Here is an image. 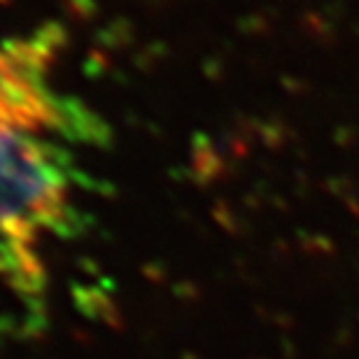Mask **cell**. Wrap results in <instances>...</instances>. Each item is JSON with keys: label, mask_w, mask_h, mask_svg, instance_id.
I'll return each mask as SVG.
<instances>
[{"label": "cell", "mask_w": 359, "mask_h": 359, "mask_svg": "<svg viewBox=\"0 0 359 359\" xmlns=\"http://www.w3.org/2000/svg\"><path fill=\"white\" fill-rule=\"evenodd\" d=\"M80 190L95 182L75 165L60 140L0 120V280L38 322L45 302V237H75L85 215Z\"/></svg>", "instance_id": "1"}, {"label": "cell", "mask_w": 359, "mask_h": 359, "mask_svg": "<svg viewBox=\"0 0 359 359\" xmlns=\"http://www.w3.org/2000/svg\"><path fill=\"white\" fill-rule=\"evenodd\" d=\"M60 43L57 25L0 43V120L70 145H100L107 140L102 120L75 97L57 95L48 83Z\"/></svg>", "instance_id": "2"}]
</instances>
